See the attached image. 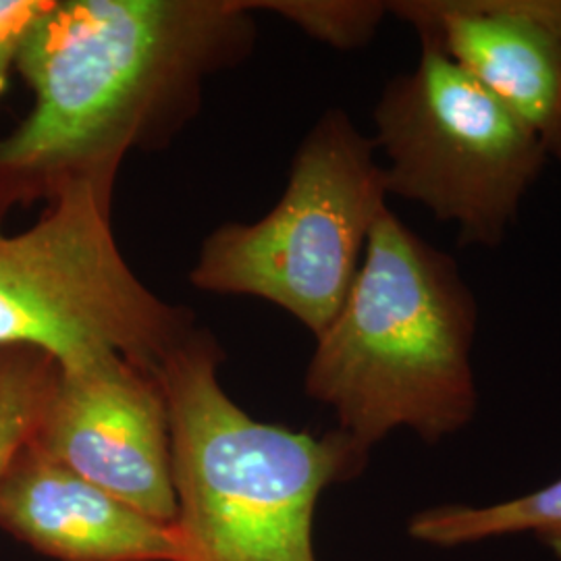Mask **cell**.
Returning a JSON list of instances; mask_svg holds the SVG:
<instances>
[{
	"label": "cell",
	"instance_id": "3957f363",
	"mask_svg": "<svg viewBox=\"0 0 561 561\" xmlns=\"http://www.w3.org/2000/svg\"><path fill=\"white\" fill-rule=\"evenodd\" d=\"M217 337L198 327L162 360L181 561H319L324 489L358 477L364 454L337 428L317 437L256 421L229 398Z\"/></svg>",
	"mask_w": 561,
	"mask_h": 561
},
{
	"label": "cell",
	"instance_id": "7c38bea8",
	"mask_svg": "<svg viewBox=\"0 0 561 561\" xmlns=\"http://www.w3.org/2000/svg\"><path fill=\"white\" fill-rule=\"evenodd\" d=\"M254 13H273L314 41L337 50H356L375 38L389 15L379 0H243Z\"/></svg>",
	"mask_w": 561,
	"mask_h": 561
},
{
	"label": "cell",
	"instance_id": "6da1fadb",
	"mask_svg": "<svg viewBox=\"0 0 561 561\" xmlns=\"http://www.w3.org/2000/svg\"><path fill=\"white\" fill-rule=\"evenodd\" d=\"M254 44L243 0H53L18 60L34 106L0 138V215L115 192L125 157L167 148Z\"/></svg>",
	"mask_w": 561,
	"mask_h": 561
},
{
	"label": "cell",
	"instance_id": "30bf717a",
	"mask_svg": "<svg viewBox=\"0 0 561 561\" xmlns=\"http://www.w3.org/2000/svg\"><path fill=\"white\" fill-rule=\"evenodd\" d=\"M414 541L454 549L514 535H533L561 560V479L493 505H437L408 522Z\"/></svg>",
	"mask_w": 561,
	"mask_h": 561
},
{
	"label": "cell",
	"instance_id": "8992f818",
	"mask_svg": "<svg viewBox=\"0 0 561 561\" xmlns=\"http://www.w3.org/2000/svg\"><path fill=\"white\" fill-rule=\"evenodd\" d=\"M387 194L458 229L461 248H497L549 157L481 81L437 44L387 81L373 111Z\"/></svg>",
	"mask_w": 561,
	"mask_h": 561
},
{
	"label": "cell",
	"instance_id": "ba28073f",
	"mask_svg": "<svg viewBox=\"0 0 561 561\" xmlns=\"http://www.w3.org/2000/svg\"><path fill=\"white\" fill-rule=\"evenodd\" d=\"M0 528L57 561H181L173 524L83 481L25 443L0 482Z\"/></svg>",
	"mask_w": 561,
	"mask_h": 561
},
{
	"label": "cell",
	"instance_id": "52a82bcc",
	"mask_svg": "<svg viewBox=\"0 0 561 561\" xmlns=\"http://www.w3.org/2000/svg\"><path fill=\"white\" fill-rule=\"evenodd\" d=\"M27 443L141 514L175 522L171 426L157 373L119 354L57 366Z\"/></svg>",
	"mask_w": 561,
	"mask_h": 561
},
{
	"label": "cell",
	"instance_id": "9c48e42d",
	"mask_svg": "<svg viewBox=\"0 0 561 561\" xmlns=\"http://www.w3.org/2000/svg\"><path fill=\"white\" fill-rule=\"evenodd\" d=\"M387 11L468 69L561 162V36L486 0H391Z\"/></svg>",
	"mask_w": 561,
	"mask_h": 561
},
{
	"label": "cell",
	"instance_id": "8fae6325",
	"mask_svg": "<svg viewBox=\"0 0 561 561\" xmlns=\"http://www.w3.org/2000/svg\"><path fill=\"white\" fill-rule=\"evenodd\" d=\"M57 364L41 350L0 347V482L30 442Z\"/></svg>",
	"mask_w": 561,
	"mask_h": 561
},
{
	"label": "cell",
	"instance_id": "4fadbf2b",
	"mask_svg": "<svg viewBox=\"0 0 561 561\" xmlns=\"http://www.w3.org/2000/svg\"><path fill=\"white\" fill-rule=\"evenodd\" d=\"M53 0H0V99L18 71L23 44Z\"/></svg>",
	"mask_w": 561,
	"mask_h": 561
},
{
	"label": "cell",
	"instance_id": "277c9868",
	"mask_svg": "<svg viewBox=\"0 0 561 561\" xmlns=\"http://www.w3.org/2000/svg\"><path fill=\"white\" fill-rule=\"evenodd\" d=\"M387 198L375 140L329 108L300 141L279 202L259 221L210 231L190 283L275 304L317 337L347 298Z\"/></svg>",
	"mask_w": 561,
	"mask_h": 561
},
{
	"label": "cell",
	"instance_id": "5b68a950",
	"mask_svg": "<svg viewBox=\"0 0 561 561\" xmlns=\"http://www.w3.org/2000/svg\"><path fill=\"white\" fill-rule=\"evenodd\" d=\"M198 327L121 254L113 192L73 185L20 233L0 221V347L41 350L59 368L119 354L157 373Z\"/></svg>",
	"mask_w": 561,
	"mask_h": 561
},
{
	"label": "cell",
	"instance_id": "7a4b0ae2",
	"mask_svg": "<svg viewBox=\"0 0 561 561\" xmlns=\"http://www.w3.org/2000/svg\"><path fill=\"white\" fill-rule=\"evenodd\" d=\"M477 329L479 304L458 262L387 206L340 312L314 337L306 396L331 408L364 454L401 428L443 442L479 412Z\"/></svg>",
	"mask_w": 561,
	"mask_h": 561
}]
</instances>
